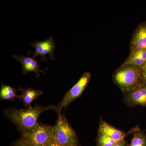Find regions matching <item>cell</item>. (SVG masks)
<instances>
[{
  "mask_svg": "<svg viewBox=\"0 0 146 146\" xmlns=\"http://www.w3.org/2000/svg\"><path fill=\"white\" fill-rule=\"evenodd\" d=\"M55 106H47L36 105L34 107L30 106L26 109H18L8 108L5 110L4 113L18 128L22 134L27 133L38 124L40 115L44 111L50 110H56Z\"/></svg>",
  "mask_w": 146,
  "mask_h": 146,
  "instance_id": "6da1fadb",
  "label": "cell"
},
{
  "mask_svg": "<svg viewBox=\"0 0 146 146\" xmlns=\"http://www.w3.org/2000/svg\"><path fill=\"white\" fill-rule=\"evenodd\" d=\"M142 72V68L122 64L113 74V80L125 93L134 89L141 83Z\"/></svg>",
  "mask_w": 146,
  "mask_h": 146,
  "instance_id": "7a4b0ae2",
  "label": "cell"
},
{
  "mask_svg": "<svg viewBox=\"0 0 146 146\" xmlns=\"http://www.w3.org/2000/svg\"><path fill=\"white\" fill-rule=\"evenodd\" d=\"M53 126V139L63 146H77L78 140L76 134L68 120L61 113Z\"/></svg>",
  "mask_w": 146,
  "mask_h": 146,
  "instance_id": "3957f363",
  "label": "cell"
},
{
  "mask_svg": "<svg viewBox=\"0 0 146 146\" xmlns=\"http://www.w3.org/2000/svg\"><path fill=\"white\" fill-rule=\"evenodd\" d=\"M53 126L38 123L31 130L22 134L21 139L31 146H46L52 140Z\"/></svg>",
  "mask_w": 146,
  "mask_h": 146,
  "instance_id": "277c9868",
  "label": "cell"
},
{
  "mask_svg": "<svg viewBox=\"0 0 146 146\" xmlns=\"http://www.w3.org/2000/svg\"><path fill=\"white\" fill-rule=\"evenodd\" d=\"M91 78V74L90 72L83 73L78 81L66 93L62 100L56 107V111L58 114L61 113L63 108H66L72 102L81 96L90 81Z\"/></svg>",
  "mask_w": 146,
  "mask_h": 146,
  "instance_id": "5b68a950",
  "label": "cell"
},
{
  "mask_svg": "<svg viewBox=\"0 0 146 146\" xmlns=\"http://www.w3.org/2000/svg\"><path fill=\"white\" fill-rule=\"evenodd\" d=\"M124 100L129 106H146V86L142 83L125 93Z\"/></svg>",
  "mask_w": 146,
  "mask_h": 146,
  "instance_id": "8992f818",
  "label": "cell"
},
{
  "mask_svg": "<svg viewBox=\"0 0 146 146\" xmlns=\"http://www.w3.org/2000/svg\"><path fill=\"white\" fill-rule=\"evenodd\" d=\"M141 49H146V22L136 28L131 40L130 52Z\"/></svg>",
  "mask_w": 146,
  "mask_h": 146,
  "instance_id": "52a82bcc",
  "label": "cell"
},
{
  "mask_svg": "<svg viewBox=\"0 0 146 146\" xmlns=\"http://www.w3.org/2000/svg\"><path fill=\"white\" fill-rule=\"evenodd\" d=\"M13 57L22 64L23 72L24 74H27L29 72H34L36 74V77H39L40 76L39 72L44 73V71L39 70L40 65L33 58H32L29 56L26 57L24 56L18 55H14Z\"/></svg>",
  "mask_w": 146,
  "mask_h": 146,
  "instance_id": "ba28073f",
  "label": "cell"
},
{
  "mask_svg": "<svg viewBox=\"0 0 146 146\" xmlns=\"http://www.w3.org/2000/svg\"><path fill=\"white\" fill-rule=\"evenodd\" d=\"M99 133L108 136L115 142L124 139L125 133L102 120L99 127Z\"/></svg>",
  "mask_w": 146,
  "mask_h": 146,
  "instance_id": "9c48e42d",
  "label": "cell"
},
{
  "mask_svg": "<svg viewBox=\"0 0 146 146\" xmlns=\"http://www.w3.org/2000/svg\"><path fill=\"white\" fill-rule=\"evenodd\" d=\"M123 65H132L143 68L146 65V49L130 52L129 56Z\"/></svg>",
  "mask_w": 146,
  "mask_h": 146,
  "instance_id": "30bf717a",
  "label": "cell"
},
{
  "mask_svg": "<svg viewBox=\"0 0 146 146\" xmlns=\"http://www.w3.org/2000/svg\"><path fill=\"white\" fill-rule=\"evenodd\" d=\"M19 91L22 93L21 96H19V98L23 102L25 107L30 106L31 104L35 100L43 94V92L39 90H36L31 88L23 89L20 86Z\"/></svg>",
  "mask_w": 146,
  "mask_h": 146,
  "instance_id": "8fae6325",
  "label": "cell"
},
{
  "mask_svg": "<svg viewBox=\"0 0 146 146\" xmlns=\"http://www.w3.org/2000/svg\"><path fill=\"white\" fill-rule=\"evenodd\" d=\"M41 50L43 53V56L41 60L46 61L47 58L46 55L49 54L50 58L52 60H54V50L55 48V43L52 37L50 36L48 39L45 41H42L41 45Z\"/></svg>",
  "mask_w": 146,
  "mask_h": 146,
  "instance_id": "7c38bea8",
  "label": "cell"
},
{
  "mask_svg": "<svg viewBox=\"0 0 146 146\" xmlns=\"http://www.w3.org/2000/svg\"><path fill=\"white\" fill-rule=\"evenodd\" d=\"M18 90L13 87L2 83L0 91V98L1 100L14 101L19 96L17 95Z\"/></svg>",
  "mask_w": 146,
  "mask_h": 146,
  "instance_id": "4fadbf2b",
  "label": "cell"
},
{
  "mask_svg": "<svg viewBox=\"0 0 146 146\" xmlns=\"http://www.w3.org/2000/svg\"><path fill=\"white\" fill-rule=\"evenodd\" d=\"M132 131L133 137L128 146H146V133L138 129H135Z\"/></svg>",
  "mask_w": 146,
  "mask_h": 146,
  "instance_id": "5bb4252c",
  "label": "cell"
},
{
  "mask_svg": "<svg viewBox=\"0 0 146 146\" xmlns=\"http://www.w3.org/2000/svg\"><path fill=\"white\" fill-rule=\"evenodd\" d=\"M98 146H114L116 142L107 136L98 133L97 139Z\"/></svg>",
  "mask_w": 146,
  "mask_h": 146,
  "instance_id": "9a60e30c",
  "label": "cell"
},
{
  "mask_svg": "<svg viewBox=\"0 0 146 146\" xmlns=\"http://www.w3.org/2000/svg\"><path fill=\"white\" fill-rule=\"evenodd\" d=\"M141 83L146 86V65L142 68Z\"/></svg>",
  "mask_w": 146,
  "mask_h": 146,
  "instance_id": "2e32d148",
  "label": "cell"
},
{
  "mask_svg": "<svg viewBox=\"0 0 146 146\" xmlns=\"http://www.w3.org/2000/svg\"><path fill=\"white\" fill-rule=\"evenodd\" d=\"M13 146H31L28 144L26 143L23 141H22L21 139H19L18 141L15 142V143Z\"/></svg>",
  "mask_w": 146,
  "mask_h": 146,
  "instance_id": "e0dca14e",
  "label": "cell"
},
{
  "mask_svg": "<svg viewBox=\"0 0 146 146\" xmlns=\"http://www.w3.org/2000/svg\"><path fill=\"white\" fill-rule=\"evenodd\" d=\"M114 146H126V141L124 139L116 142Z\"/></svg>",
  "mask_w": 146,
  "mask_h": 146,
  "instance_id": "ac0fdd59",
  "label": "cell"
},
{
  "mask_svg": "<svg viewBox=\"0 0 146 146\" xmlns=\"http://www.w3.org/2000/svg\"><path fill=\"white\" fill-rule=\"evenodd\" d=\"M46 146H63L59 145L52 139Z\"/></svg>",
  "mask_w": 146,
  "mask_h": 146,
  "instance_id": "d6986e66",
  "label": "cell"
}]
</instances>
